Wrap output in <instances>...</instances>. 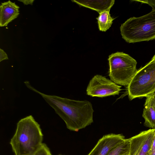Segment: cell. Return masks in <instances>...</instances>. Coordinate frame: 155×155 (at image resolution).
Instances as JSON below:
<instances>
[{"label":"cell","instance_id":"6da1fadb","mask_svg":"<svg viewBox=\"0 0 155 155\" xmlns=\"http://www.w3.org/2000/svg\"><path fill=\"white\" fill-rule=\"evenodd\" d=\"M25 83L28 88L42 97L64 121L67 128L70 130L78 131L93 122L94 110L90 101L45 94L36 89L28 81Z\"/></svg>","mask_w":155,"mask_h":155},{"label":"cell","instance_id":"7a4b0ae2","mask_svg":"<svg viewBox=\"0 0 155 155\" xmlns=\"http://www.w3.org/2000/svg\"><path fill=\"white\" fill-rule=\"evenodd\" d=\"M43 139L40 125L30 115L18 122L10 143L15 155H32L42 143Z\"/></svg>","mask_w":155,"mask_h":155},{"label":"cell","instance_id":"3957f363","mask_svg":"<svg viewBox=\"0 0 155 155\" xmlns=\"http://www.w3.org/2000/svg\"><path fill=\"white\" fill-rule=\"evenodd\" d=\"M120 29L122 38L128 43L155 39V8L142 16L128 19L121 24Z\"/></svg>","mask_w":155,"mask_h":155},{"label":"cell","instance_id":"277c9868","mask_svg":"<svg viewBox=\"0 0 155 155\" xmlns=\"http://www.w3.org/2000/svg\"><path fill=\"white\" fill-rule=\"evenodd\" d=\"M127 94L130 100L147 97L155 92V60L137 70L129 85Z\"/></svg>","mask_w":155,"mask_h":155},{"label":"cell","instance_id":"5b68a950","mask_svg":"<svg viewBox=\"0 0 155 155\" xmlns=\"http://www.w3.org/2000/svg\"><path fill=\"white\" fill-rule=\"evenodd\" d=\"M108 60L111 80L117 84L127 86L137 71L136 61L122 52L112 54Z\"/></svg>","mask_w":155,"mask_h":155},{"label":"cell","instance_id":"8992f818","mask_svg":"<svg viewBox=\"0 0 155 155\" xmlns=\"http://www.w3.org/2000/svg\"><path fill=\"white\" fill-rule=\"evenodd\" d=\"M121 86L101 75L97 74L91 80L86 89L87 94L91 97H103L118 95Z\"/></svg>","mask_w":155,"mask_h":155},{"label":"cell","instance_id":"52a82bcc","mask_svg":"<svg viewBox=\"0 0 155 155\" xmlns=\"http://www.w3.org/2000/svg\"><path fill=\"white\" fill-rule=\"evenodd\" d=\"M155 129L141 131L128 139L130 148L128 155H147L152 144Z\"/></svg>","mask_w":155,"mask_h":155},{"label":"cell","instance_id":"ba28073f","mask_svg":"<svg viewBox=\"0 0 155 155\" xmlns=\"http://www.w3.org/2000/svg\"><path fill=\"white\" fill-rule=\"evenodd\" d=\"M122 134H111L104 135L99 140L87 155H107L112 149L124 141Z\"/></svg>","mask_w":155,"mask_h":155},{"label":"cell","instance_id":"9c48e42d","mask_svg":"<svg viewBox=\"0 0 155 155\" xmlns=\"http://www.w3.org/2000/svg\"><path fill=\"white\" fill-rule=\"evenodd\" d=\"M19 8L15 2L10 0L2 3L0 6V26H7L17 18L19 14Z\"/></svg>","mask_w":155,"mask_h":155},{"label":"cell","instance_id":"30bf717a","mask_svg":"<svg viewBox=\"0 0 155 155\" xmlns=\"http://www.w3.org/2000/svg\"><path fill=\"white\" fill-rule=\"evenodd\" d=\"M142 117L144 119V125L155 129V103L153 94L146 97Z\"/></svg>","mask_w":155,"mask_h":155},{"label":"cell","instance_id":"8fae6325","mask_svg":"<svg viewBox=\"0 0 155 155\" xmlns=\"http://www.w3.org/2000/svg\"><path fill=\"white\" fill-rule=\"evenodd\" d=\"M79 5L95 10L99 13L106 11H110L114 3L112 0H71Z\"/></svg>","mask_w":155,"mask_h":155},{"label":"cell","instance_id":"7c38bea8","mask_svg":"<svg viewBox=\"0 0 155 155\" xmlns=\"http://www.w3.org/2000/svg\"><path fill=\"white\" fill-rule=\"evenodd\" d=\"M99 14V16L96 18L99 30L101 31H106L111 27L115 18L111 16L110 11H104Z\"/></svg>","mask_w":155,"mask_h":155},{"label":"cell","instance_id":"4fadbf2b","mask_svg":"<svg viewBox=\"0 0 155 155\" xmlns=\"http://www.w3.org/2000/svg\"><path fill=\"white\" fill-rule=\"evenodd\" d=\"M130 148L128 139L112 149L107 155H124L128 153Z\"/></svg>","mask_w":155,"mask_h":155},{"label":"cell","instance_id":"5bb4252c","mask_svg":"<svg viewBox=\"0 0 155 155\" xmlns=\"http://www.w3.org/2000/svg\"><path fill=\"white\" fill-rule=\"evenodd\" d=\"M32 155H52L49 148L45 143H43Z\"/></svg>","mask_w":155,"mask_h":155},{"label":"cell","instance_id":"9a60e30c","mask_svg":"<svg viewBox=\"0 0 155 155\" xmlns=\"http://www.w3.org/2000/svg\"><path fill=\"white\" fill-rule=\"evenodd\" d=\"M155 152V131L152 144L147 155H152Z\"/></svg>","mask_w":155,"mask_h":155},{"label":"cell","instance_id":"2e32d148","mask_svg":"<svg viewBox=\"0 0 155 155\" xmlns=\"http://www.w3.org/2000/svg\"><path fill=\"white\" fill-rule=\"evenodd\" d=\"M134 1L147 4L152 7V8H155V0H134Z\"/></svg>","mask_w":155,"mask_h":155},{"label":"cell","instance_id":"e0dca14e","mask_svg":"<svg viewBox=\"0 0 155 155\" xmlns=\"http://www.w3.org/2000/svg\"><path fill=\"white\" fill-rule=\"evenodd\" d=\"M8 59L7 55L4 50L0 49V62L5 60Z\"/></svg>","mask_w":155,"mask_h":155},{"label":"cell","instance_id":"ac0fdd59","mask_svg":"<svg viewBox=\"0 0 155 155\" xmlns=\"http://www.w3.org/2000/svg\"><path fill=\"white\" fill-rule=\"evenodd\" d=\"M18 1L22 2L25 5L29 4L32 5L33 2L34 1V0H18Z\"/></svg>","mask_w":155,"mask_h":155},{"label":"cell","instance_id":"d6986e66","mask_svg":"<svg viewBox=\"0 0 155 155\" xmlns=\"http://www.w3.org/2000/svg\"><path fill=\"white\" fill-rule=\"evenodd\" d=\"M154 60H155V54L154 55L151 60V61H153Z\"/></svg>","mask_w":155,"mask_h":155},{"label":"cell","instance_id":"ffe728a7","mask_svg":"<svg viewBox=\"0 0 155 155\" xmlns=\"http://www.w3.org/2000/svg\"><path fill=\"white\" fill-rule=\"evenodd\" d=\"M153 96L155 103V92L153 94Z\"/></svg>","mask_w":155,"mask_h":155},{"label":"cell","instance_id":"44dd1931","mask_svg":"<svg viewBox=\"0 0 155 155\" xmlns=\"http://www.w3.org/2000/svg\"><path fill=\"white\" fill-rule=\"evenodd\" d=\"M124 155H128V152L127 153H126V154H125Z\"/></svg>","mask_w":155,"mask_h":155},{"label":"cell","instance_id":"7402d4cb","mask_svg":"<svg viewBox=\"0 0 155 155\" xmlns=\"http://www.w3.org/2000/svg\"><path fill=\"white\" fill-rule=\"evenodd\" d=\"M152 155H155V152Z\"/></svg>","mask_w":155,"mask_h":155},{"label":"cell","instance_id":"603a6c76","mask_svg":"<svg viewBox=\"0 0 155 155\" xmlns=\"http://www.w3.org/2000/svg\"></svg>","mask_w":155,"mask_h":155}]
</instances>
